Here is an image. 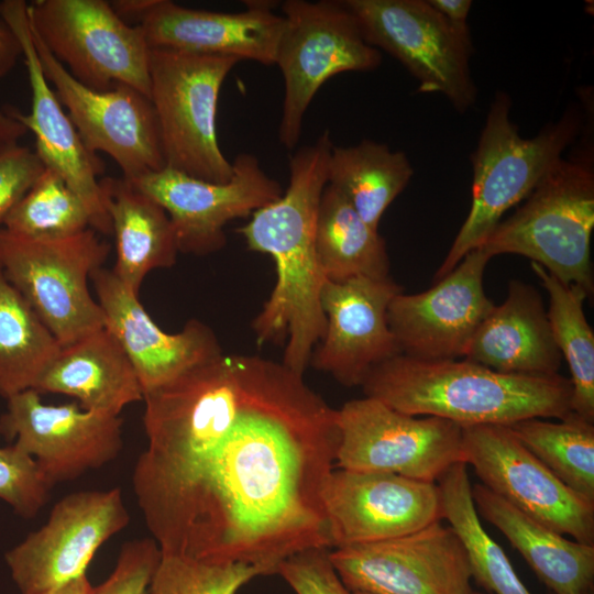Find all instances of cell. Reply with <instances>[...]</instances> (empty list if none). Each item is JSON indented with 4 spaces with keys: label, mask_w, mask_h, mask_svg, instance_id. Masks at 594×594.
<instances>
[{
    "label": "cell",
    "mask_w": 594,
    "mask_h": 594,
    "mask_svg": "<svg viewBox=\"0 0 594 594\" xmlns=\"http://www.w3.org/2000/svg\"><path fill=\"white\" fill-rule=\"evenodd\" d=\"M22 56L20 43L13 32L0 20V77L6 76ZM18 121L0 111V145L18 143L26 134Z\"/></svg>",
    "instance_id": "40"
},
{
    "label": "cell",
    "mask_w": 594,
    "mask_h": 594,
    "mask_svg": "<svg viewBox=\"0 0 594 594\" xmlns=\"http://www.w3.org/2000/svg\"><path fill=\"white\" fill-rule=\"evenodd\" d=\"M512 99L497 91L471 155L473 167L470 211L457 233L437 282L450 273L471 251L480 248L502 221L520 204L547 173L563 157L582 129V116L569 108L558 121L542 128L532 138H524L510 118Z\"/></svg>",
    "instance_id": "4"
},
{
    "label": "cell",
    "mask_w": 594,
    "mask_h": 594,
    "mask_svg": "<svg viewBox=\"0 0 594 594\" xmlns=\"http://www.w3.org/2000/svg\"><path fill=\"white\" fill-rule=\"evenodd\" d=\"M110 246L89 228L59 239H40L0 228V264L62 346L105 328V315L89 290Z\"/></svg>",
    "instance_id": "7"
},
{
    "label": "cell",
    "mask_w": 594,
    "mask_h": 594,
    "mask_svg": "<svg viewBox=\"0 0 594 594\" xmlns=\"http://www.w3.org/2000/svg\"><path fill=\"white\" fill-rule=\"evenodd\" d=\"M463 358L502 373L557 374L562 355L538 290L512 279L506 299L482 320Z\"/></svg>",
    "instance_id": "24"
},
{
    "label": "cell",
    "mask_w": 594,
    "mask_h": 594,
    "mask_svg": "<svg viewBox=\"0 0 594 594\" xmlns=\"http://www.w3.org/2000/svg\"><path fill=\"white\" fill-rule=\"evenodd\" d=\"M361 387L397 411L461 427L562 419L572 411L568 377L502 373L464 358L418 360L400 353L373 367Z\"/></svg>",
    "instance_id": "3"
},
{
    "label": "cell",
    "mask_w": 594,
    "mask_h": 594,
    "mask_svg": "<svg viewBox=\"0 0 594 594\" xmlns=\"http://www.w3.org/2000/svg\"><path fill=\"white\" fill-rule=\"evenodd\" d=\"M32 36L44 75L89 152L111 156L129 180L165 167L156 117L145 95L122 84L106 91L85 86Z\"/></svg>",
    "instance_id": "16"
},
{
    "label": "cell",
    "mask_w": 594,
    "mask_h": 594,
    "mask_svg": "<svg viewBox=\"0 0 594 594\" xmlns=\"http://www.w3.org/2000/svg\"><path fill=\"white\" fill-rule=\"evenodd\" d=\"M447 20L455 24H468L471 0H427Z\"/></svg>",
    "instance_id": "41"
},
{
    "label": "cell",
    "mask_w": 594,
    "mask_h": 594,
    "mask_svg": "<svg viewBox=\"0 0 594 594\" xmlns=\"http://www.w3.org/2000/svg\"><path fill=\"white\" fill-rule=\"evenodd\" d=\"M472 594H482V593H479V592H474V591H473Z\"/></svg>",
    "instance_id": "44"
},
{
    "label": "cell",
    "mask_w": 594,
    "mask_h": 594,
    "mask_svg": "<svg viewBox=\"0 0 594 594\" xmlns=\"http://www.w3.org/2000/svg\"><path fill=\"white\" fill-rule=\"evenodd\" d=\"M132 485L163 554L274 574L331 549L322 491L338 411L282 362L220 354L143 395Z\"/></svg>",
    "instance_id": "1"
},
{
    "label": "cell",
    "mask_w": 594,
    "mask_h": 594,
    "mask_svg": "<svg viewBox=\"0 0 594 594\" xmlns=\"http://www.w3.org/2000/svg\"><path fill=\"white\" fill-rule=\"evenodd\" d=\"M52 487L29 453L14 443L0 447V499L16 515L34 518L47 503Z\"/></svg>",
    "instance_id": "36"
},
{
    "label": "cell",
    "mask_w": 594,
    "mask_h": 594,
    "mask_svg": "<svg viewBox=\"0 0 594 594\" xmlns=\"http://www.w3.org/2000/svg\"><path fill=\"white\" fill-rule=\"evenodd\" d=\"M91 279L105 328L128 355L143 395L222 354L216 333L200 320H188L177 333L162 330L140 302L139 294L112 270L99 267Z\"/></svg>",
    "instance_id": "23"
},
{
    "label": "cell",
    "mask_w": 594,
    "mask_h": 594,
    "mask_svg": "<svg viewBox=\"0 0 594 594\" xmlns=\"http://www.w3.org/2000/svg\"><path fill=\"white\" fill-rule=\"evenodd\" d=\"M337 411L339 469L436 483L463 462V431L453 421L407 415L366 396L344 403Z\"/></svg>",
    "instance_id": "11"
},
{
    "label": "cell",
    "mask_w": 594,
    "mask_h": 594,
    "mask_svg": "<svg viewBox=\"0 0 594 594\" xmlns=\"http://www.w3.org/2000/svg\"><path fill=\"white\" fill-rule=\"evenodd\" d=\"M330 561L350 592L472 594L464 548L440 521L370 543L330 549Z\"/></svg>",
    "instance_id": "13"
},
{
    "label": "cell",
    "mask_w": 594,
    "mask_h": 594,
    "mask_svg": "<svg viewBox=\"0 0 594 594\" xmlns=\"http://www.w3.org/2000/svg\"><path fill=\"white\" fill-rule=\"evenodd\" d=\"M491 260L482 249L468 253L436 285L418 294H397L387 323L402 354L418 360L463 358L494 304L484 292Z\"/></svg>",
    "instance_id": "20"
},
{
    "label": "cell",
    "mask_w": 594,
    "mask_h": 594,
    "mask_svg": "<svg viewBox=\"0 0 594 594\" xmlns=\"http://www.w3.org/2000/svg\"><path fill=\"white\" fill-rule=\"evenodd\" d=\"M35 391L74 397L82 409L110 416L143 400L132 363L106 328L62 346Z\"/></svg>",
    "instance_id": "25"
},
{
    "label": "cell",
    "mask_w": 594,
    "mask_h": 594,
    "mask_svg": "<svg viewBox=\"0 0 594 594\" xmlns=\"http://www.w3.org/2000/svg\"><path fill=\"white\" fill-rule=\"evenodd\" d=\"M332 147L326 130L297 150L283 195L238 229L250 250L271 255L276 266L275 286L252 321L256 341L262 345L286 340L282 363L301 375L327 324L321 307L327 278L316 249V222Z\"/></svg>",
    "instance_id": "2"
},
{
    "label": "cell",
    "mask_w": 594,
    "mask_h": 594,
    "mask_svg": "<svg viewBox=\"0 0 594 594\" xmlns=\"http://www.w3.org/2000/svg\"><path fill=\"white\" fill-rule=\"evenodd\" d=\"M330 549L312 548L295 553L277 566V572L296 594H350L330 557Z\"/></svg>",
    "instance_id": "38"
},
{
    "label": "cell",
    "mask_w": 594,
    "mask_h": 594,
    "mask_svg": "<svg viewBox=\"0 0 594 594\" xmlns=\"http://www.w3.org/2000/svg\"><path fill=\"white\" fill-rule=\"evenodd\" d=\"M262 572L248 564H216L163 554L147 594H237Z\"/></svg>",
    "instance_id": "35"
},
{
    "label": "cell",
    "mask_w": 594,
    "mask_h": 594,
    "mask_svg": "<svg viewBox=\"0 0 594 594\" xmlns=\"http://www.w3.org/2000/svg\"><path fill=\"white\" fill-rule=\"evenodd\" d=\"M129 522L120 487L64 496L41 528L7 551L14 584L21 594H46L86 574L99 548Z\"/></svg>",
    "instance_id": "12"
},
{
    "label": "cell",
    "mask_w": 594,
    "mask_h": 594,
    "mask_svg": "<svg viewBox=\"0 0 594 594\" xmlns=\"http://www.w3.org/2000/svg\"><path fill=\"white\" fill-rule=\"evenodd\" d=\"M413 175L414 168L404 152L367 139L349 146L333 145L328 164V184L375 230Z\"/></svg>",
    "instance_id": "28"
},
{
    "label": "cell",
    "mask_w": 594,
    "mask_h": 594,
    "mask_svg": "<svg viewBox=\"0 0 594 594\" xmlns=\"http://www.w3.org/2000/svg\"><path fill=\"white\" fill-rule=\"evenodd\" d=\"M466 466L463 462L454 464L437 485L443 518L464 548L472 579L492 594H531L505 551L485 531L472 498Z\"/></svg>",
    "instance_id": "31"
},
{
    "label": "cell",
    "mask_w": 594,
    "mask_h": 594,
    "mask_svg": "<svg viewBox=\"0 0 594 594\" xmlns=\"http://www.w3.org/2000/svg\"><path fill=\"white\" fill-rule=\"evenodd\" d=\"M365 41L396 58L424 94L442 95L458 112L477 97L468 24L447 20L427 0H345Z\"/></svg>",
    "instance_id": "9"
},
{
    "label": "cell",
    "mask_w": 594,
    "mask_h": 594,
    "mask_svg": "<svg viewBox=\"0 0 594 594\" xmlns=\"http://www.w3.org/2000/svg\"><path fill=\"white\" fill-rule=\"evenodd\" d=\"M0 20L20 43L31 89L29 114L13 107L7 108L4 113L34 134L36 156L81 198L89 211L91 228L103 234L112 233L98 179L103 173L102 161L85 146L44 75L30 28L28 3L1 1Z\"/></svg>",
    "instance_id": "21"
},
{
    "label": "cell",
    "mask_w": 594,
    "mask_h": 594,
    "mask_svg": "<svg viewBox=\"0 0 594 594\" xmlns=\"http://www.w3.org/2000/svg\"><path fill=\"white\" fill-rule=\"evenodd\" d=\"M32 32L85 86H130L150 99L151 47L140 26L105 0H36L28 4Z\"/></svg>",
    "instance_id": "10"
},
{
    "label": "cell",
    "mask_w": 594,
    "mask_h": 594,
    "mask_svg": "<svg viewBox=\"0 0 594 594\" xmlns=\"http://www.w3.org/2000/svg\"><path fill=\"white\" fill-rule=\"evenodd\" d=\"M403 287L386 278L326 280L321 307L327 324L310 363L346 387L361 386L369 372L400 354L387 323V308Z\"/></svg>",
    "instance_id": "22"
},
{
    "label": "cell",
    "mask_w": 594,
    "mask_h": 594,
    "mask_svg": "<svg viewBox=\"0 0 594 594\" xmlns=\"http://www.w3.org/2000/svg\"><path fill=\"white\" fill-rule=\"evenodd\" d=\"M122 419L82 409L78 403L47 405L35 389L7 399L0 433L29 453L52 486L75 480L118 458Z\"/></svg>",
    "instance_id": "18"
},
{
    "label": "cell",
    "mask_w": 594,
    "mask_h": 594,
    "mask_svg": "<svg viewBox=\"0 0 594 594\" xmlns=\"http://www.w3.org/2000/svg\"><path fill=\"white\" fill-rule=\"evenodd\" d=\"M61 348L0 264V396L35 389Z\"/></svg>",
    "instance_id": "30"
},
{
    "label": "cell",
    "mask_w": 594,
    "mask_h": 594,
    "mask_svg": "<svg viewBox=\"0 0 594 594\" xmlns=\"http://www.w3.org/2000/svg\"><path fill=\"white\" fill-rule=\"evenodd\" d=\"M479 516L495 526L554 594H590L594 544H585L525 514L483 484L472 486Z\"/></svg>",
    "instance_id": "26"
},
{
    "label": "cell",
    "mask_w": 594,
    "mask_h": 594,
    "mask_svg": "<svg viewBox=\"0 0 594 594\" xmlns=\"http://www.w3.org/2000/svg\"><path fill=\"white\" fill-rule=\"evenodd\" d=\"M129 24L140 26L151 48L250 59L272 66L285 20L271 1H245L239 12L185 8L169 0L110 2Z\"/></svg>",
    "instance_id": "17"
},
{
    "label": "cell",
    "mask_w": 594,
    "mask_h": 594,
    "mask_svg": "<svg viewBox=\"0 0 594 594\" xmlns=\"http://www.w3.org/2000/svg\"><path fill=\"white\" fill-rule=\"evenodd\" d=\"M105 208L116 240L113 273L139 294L153 270L175 264L178 246L164 208L121 177L99 179Z\"/></svg>",
    "instance_id": "27"
},
{
    "label": "cell",
    "mask_w": 594,
    "mask_h": 594,
    "mask_svg": "<svg viewBox=\"0 0 594 594\" xmlns=\"http://www.w3.org/2000/svg\"><path fill=\"white\" fill-rule=\"evenodd\" d=\"M282 11L285 24L274 63L282 72L285 89L278 139L293 150L320 87L341 73L376 69L382 54L365 41L344 1L287 0Z\"/></svg>",
    "instance_id": "8"
},
{
    "label": "cell",
    "mask_w": 594,
    "mask_h": 594,
    "mask_svg": "<svg viewBox=\"0 0 594 594\" xmlns=\"http://www.w3.org/2000/svg\"><path fill=\"white\" fill-rule=\"evenodd\" d=\"M316 249L327 280L389 276L386 243L378 230L371 228L329 184L319 204Z\"/></svg>",
    "instance_id": "29"
},
{
    "label": "cell",
    "mask_w": 594,
    "mask_h": 594,
    "mask_svg": "<svg viewBox=\"0 0 594 594\" xmlns=\"http://www.w3.org/2000/svg\"><path fill=\"white\" fill-rule=\"evenodd\" d=\"M44 168L29 147L19 143L0 145V224Z\"/></svg>",
    "instance_id": "39"
},
{
    "label": "cell",
    "mask_w": 594,
    "mask_h": 594,
    "mask_svg": "<svg viewBox=\"0 0 594 594\" xmlns=\"http://www.w3.org/2000/svg\"><path fill=\"white\" fill-rule=\"evenodd\" d=\"M462 431L463 462L485 487L556 531L594 544V503L563 484L508 426H468Z\"/></svg>",
    "instance_id": "14"
},
{
    "label": "cell",
    "mask_w": 594,
    "mask_h": 594,
    "mask_svg": "<svg viewBox=\"0 0 594 594\" xmlns=\"http://www.w3.org/2000/svg\"><path fill=\"white\" fill-rule=\"evenodd\" d=\"M530 265L548 292L551 332L571 373V410L594 422V333L583 309L588 295L578 285L561 282L539 264Z\"/></svg>",
    "instance_id": "32"
},
{
    "label": "cell",
    "mask_w": 594,
    "mask_h": 594,
    "mask_svg": "<svg viewBox=\"0 0 594 594\" xmlns=\"http://www.w3.org/2000/svg\"><path fill=\"white\" fill-rule=\"evenodd\" d=\"M2 224L18 234L59 239L91 228V219L81 198L59 174L45 167Z\"/></svg>",
    "instance_id": "34"
},
{
    "label": "cell",
    "mask_w": 594,
    "mask_h": 594,
    "mask_svg": "<svg viewBox=\"0 0 594 594\" xmlns=\"http://www.w3.org/2000/svg\"><path fill=\"white\" fill-rule=\"evenodd\" d=\"M240 61L228 56L152 48L150 101L165 167L215 183L233 175L220 148L217 110L220 89Z\"/></svg>",
    "instance_id": "6"
},
{
    "label": "cell",
    "mask_w": 594,
    "mask_h": 594,
    "mask_svg": "<svg viewBox=\"0 0 594 594\" xmlns=\"http://www.w3.org/2000/svg\"><path fill=\"white\" fill-rule=\"evenodd\" d=\"M162 551L152 537L133 539L122 544L110 575L95 594H147Z\"/></svg>",
    "instance_id": "37"
},
{
    "label": "cell",
    "mask_w": 594,
    "mask_h": 594,
    "mask_svg": "<svg viewBox=\"0 0 594 594\" xmlns=\"http://www.w3.org/2000/svg\"><path fill=\"white\" fill-rule=\"evenodd\" d=\"M563 484L594 503V422L575 413L559 421L528 418L508 426Z\"/></svg>",
    "instance_id": "33"
},
{
    "label": "cell",
    "mask_w": 594,
    "mask_h": 594,
    "mask_svg": "<svg viewBox=\"0 0 594 594\" xmlns=\"http://www.w3.org/2000/svg\"><path fill=\"white\" fill-rule=\"evenodd\" d=\"M232 167L233 175L226 183L199 179L169 167L130 182L167 212L179 252L207 255L226 245L223 228L229 221L254 213L284 193L254 154L240 153Z\"/></svg>",
    "instance_id": "15"
},
{
    "label": "cell",
    "mask_w": 594,
    "mask_h": 594,
    "mask_svg": "<svg viewBox=\"0 0 594 594\" xmlns=\"http://www.w3.org/2000/svg\"><path fill=\"white\" fill-rule=\"evenodd\" d=\"M592 153L561 158L480 246L491 257L522 255L565 284L594 292Z\"/></svg>",
    "instance_id": "5"
},
{
    "label": "cell",
    "mask_w": 594,
    "mask_h": 594,
    "mask_svg": "<svg viewBox=\"0 0 594 594\" xmlns=\"http://www.w3.org/2000/svg\"><path fill=\"white\" fill-rule=\"evenodd\" d=\"M331 549L400 537L443 519L436 483L333 470L322 491Z\"/></svg>",
    "instance_id": "19"
},
{
    "label": "cell",
    "mask_w": 594,
    "mask_h": 594,
    "mask_svg": "<svg viewBox=\"0 0 594 594\" xmlns=\"http://www.w3.org/2000/svg\"><path fill=\"white\" fill-rule=\"evenodd\" d=\"M46 594H95V586L91 585L86 574H84Z\"/></svg>",
    "instance_id": "42"
},
{
    "label": "cell",
    "mask_w": 594,
    "mask_h": 594,
    "mask_svg": "<svg viewBox=\"0 0 594 594\" xmlns=\"http://www.w3.org/2000/svg\"><path fill=\"white\" fill-rule=\"evenodd\" d=\"M350 594H367V593H363V592H350Z\"/></svg>",
    "instance_id": "43"
}]
</instances>
